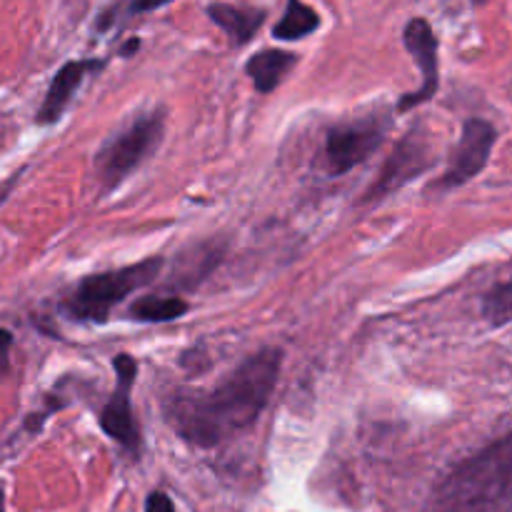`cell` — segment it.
Returning <instances> with one entry per match:
<instances>
[{"mask_svg":"<svg viewBox=\"0 0 512 512\" xmlns=\"http://www.w3.org/2000/svg\"><path fill=\"white\" fill-rule=\"evenodd\" d=\"M283 353L263 348L245 358L228 378L210 390H180L165 400L170 428L200 450L223 445L225 440L253 428L268 408L278 385Z\"/></svg>","mask_w":512,"mask_h":512,"instance_id":"cell-1","label":"cell"},{"mask_svg":"<svg viewBox=\"0 0 512 512\" xmlns=\"http://www.w3.org/2000/svg\"><path fill=\"white\" fill-rule=\"evenodd\" d=\"M430 512H512V430L445 473Z\"/></svg>","mask_w":512,"mask_h":512,"instance_id":"cell-2","label":"cell"},{"mask_svg":"<svg viewBox=\"0 0 512 512\" xmlns=\"http://www.w3.org/2000/svg\"><path fill=\"white\" fill-rule=\"evenodd\" d=\"M163 268V258H148L140 263L125 265L118 270H105V273L85 275L73 293L65 298L63 313L75 323H108L115 305L128 300L140 288L153 283Z\"/></svg>","mask_w":512,"mask_h":512,"instance_id":"cell-3","label":"cell"},{"mask_svg":"<svg viewBox=\"0 0 512 512\" xmlns=\"http://www.w3.org/2000/svg\"><path fill=\"white\" fill-rule=\"evenodd\" d=\"M165 133V110L153 108L135 115L128 125L110 135L108 143L95 155V170L103 190H113L138 170L155 148L160 145Z\"/></svg>","mask_w":512,"mask_h":512,"instance_id":"cell-4","label":"cell"},{"mask_svg":"<svg viewBox=\"0 0 512 512\" xmlns=\"http://www.w3.org/2000/svg\"><path fill=\"white\" fill-rule=\"evenodd\" d=\"M390 130V115L375 113L368 118L338 123L325 133L323 170L328 175H345L370 158Z\"/></svg>","mask_w":512,"mask_h":512,"instance_id":"cell-5","label":"cell"},{"mask_svg":"<svg viewBox=\"0 0 512 512\" xmlns=\"http://www.w3.org/2000/svg\"><path fill=\"white\" fill-rule=\"evenodd\" d=\"M495 140H498V128L493 123L483 118L465 120L458 145L450 155L448 170L440 175L435 190L448 193V190L460 188V185L470 183L478 173H483L495 148Z\"/></svg>","mask_w":512,"mask_h":512,"instance_id":"cell-6","label":"cell"},{"mask_svg":"<svg viewBox=\"0 0 512 512\" xmlns=\"http://www.w3.org/2000/svg\"><path fill=\"white\" fill-rule=\"evenodd\" d=\"M115 368V388L110 400L105 403L103 413H100V428L108 438H113L115 443L123 450H128L130 455L140 453V433L138 425L133 418V403H130V395H133L135 375H138V363L130 358L128 353L115 355L113 358Z\"/></svg>","mask_w":512,"mask_h":512,"instance_id":"cell-7","label":"cell"},{"mask_svg":"<svg viewBox=\"0 0 512 512\" xmlns=\"http://www.w3.org/2000/svg\"><path fill=\"white\" fill-rule=\"evenodd\" d=\"M433 163L435 158L433 148H430V140L420 133V128L410 130V133L400 140L398 148L390 153L388 163L380 170L378 180L370 185L368 193L363 195V200L370 203V200L385 198L388 193L403 188L405 183H410L413 178L423 175L425 170L433 168Z\"/></svg>","mask_w":512,"mask_h":512,"instance_id":"cell-8","label":"cell"},{"mask_svg":"<svg viewBox=\"0 0 512 512\" xmlns=\"http://www.w3.org/2000/svg\"><path fill=\"white\" fill-rule=\"evenodd\" d=\"M403 43L408 53L413 55L418 63L423 83L413 93H405L398 100V113H408V110L418 108V105L428 103L440 88V58H438V38H435L433 28L425 18H413L403 30Z\"/></svg>","mask_w":512,"mask_h":512,"instance_id":"cell-9","label":"cell"},{"mask_svg":"<svg viewBox=\"0 0 512 512\" xmlns=\"http://www.w3.org/2000/svg\"><path fill=\"white\" fill-rule=\"evenodd\" d=\"M100 68H103V60L98 58L70 60V63H65L63 68L55 73L53 83H50L48 93H45L43 105H40V110L35 113V123L38 125L58 123L60 115L68 110L73 95L78 93V88L83 85V80Z\"/></svg>","mask_w":512,"mask_h":512,"instance_id":"cell-10","label":"cell"},{"mask_svg":"<svg viewBox=\"0 0 512 512\" xmlns=\"http://www.w3.org/2000/svg\"><path fill=\"white\" fill-rule=\"evenodd\" d=\"M208 15L215 25L225 30L233 38L235 45H245L253 40L260 25L268 18V10L255 8V5H230V3H213L208 5Z\"/></svg>","mask_w":512,"mask_h":512,"instance_id":"cell-11","label":"cell"},{"mask_svg":"<svg viewBox=\"0 0 512 512\" xmlns=\"http://www.w3.org/2000/svg\"><path fill=\"white\" fill-rule=\"evenodd\" d=\"M295 63H298V55L290 53V50L268 48L255 53L253 58L245 63V73L253 78L258 93H273V90L283 83L285 75L295 68Z\"/></svg>","mask_w":512,"mask_h":512,"instance_id":"cell-12","label":"cell"},{"mask_svg":"<svg viewBox=\"0 0 512 512\" xmlns=\"http://www.w3.org/2000/svg\"><path fill=\"white\" fill-rule=\"evenodd\" d=\"M320 28V15L315 13L310 5L300 3V0H290L285 5L283 18L278 20V25L273 28L275 40H300L313 35Z\"/></svg>","mask_w":512,"mask_h":512,"instance_id":"cell-13","label":"cell"},{"mask_svg":"<svg viewBox=\"0 0 512 512\" xmlns=\"http://www.w3.org/2000/svg\"><path fill=\"white\" fill-rule=\"evenodd\" d=\"M188 313V303L183 298H158V295H145L135 300L128 308V315L138 323H170Z\"/></svg>","mask_w":512,"mask_h":512,"instance_id":"cell-14","label":"cell"},{"mask_svg":"<svg viewBox=\"0 0 512 512\" xmlns=\"http://www.w3.org/2000/svg\"><path fill=\"white\" fill-rule=\"evenodd\" d=\"M483 315L490 325H495V328L512 323V278L508 283L495 285V288L485 295Z\"/></svg>","mask_w":512,"mask_h":512,"instance_id":"cell-15","label":"cell"},{"mask_svg":"<svg viewBox=\"0 0 512 512\" xmlns=\"http://www.w3.org/2000/svg\"><path fill=\"white\" fill-rule=\"evenodd\" d=\"M145 512H175L173 500L165 493H160V490H155V493H150L148 500H145Z\"/></svg>","mask_w":512,"mask_h":512,"instance_id":"cell-16","label":"cell"},{"mask_svg":"<svg viewBox=\"0 0 512 512\" xmlns=\"http://www.w3.org/2000/svg\"><path fill=\"white\" fill-rule=\"evenodd\" d=\"M138 45H140V40H138V38H130V43L125 45V48L120 50V53H123V55H133L135 50H138Z\"/></svg>","mask_w":512,"mask_h":512,"instance_id":"cell-17","label":"cell"}]
</instances>
